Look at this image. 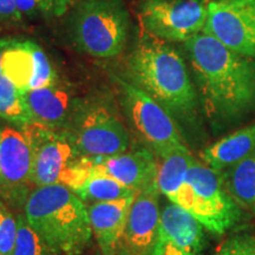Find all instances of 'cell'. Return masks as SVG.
Here are the masks:
<instances>
[{
  "label": "cell",
  "instance_id": "obj_26",
  "mask_svg": "<svg viewBox=\"0 0 255 255\" xmlns=\"http://www.w3.org/2000/svg\"><path fill=\"white\" fill-rule=\"evenodd\" d=\"M23 18L14 0H0V23L19 24Z\"/></svg>",
  "mask_w": 255,
  "mask_h": 255
},
{
  "label": "cell",
  "instance_id": "obj_20",
  "mask_svg": "<svg viewBox=\"0 0 255 255\" xmlns=\"http://www.w3.org/2000/svg\"><path fill=\"white\" fill-rule=\"evenodd\" d=\"M194 159L195 157L191 155L189 149L171 151L157 158L156 184L159 193L163 194L170 202H174L180 193Z\"/></svg>",
  "mask_w": 255,
  "mask_h": 255
},
{
  "label": "cell",
  "instance_id": "obj_7",
  "mask_svg": "<svg viewBox=\"0 0 255 255\" xmlns=\"http://www.w3.org/2000/svg\"><path fill=\"white\" fill-rule=\"evenodd\" d=\"M120 89L124 113L141 141L156 158L175 150H187L176 121L142 89L121 77H114Z\"/></svg>",
  "mask_w": 255,
  "mask_h": 255
},
{
  "label": "cell",
  "instance_id": "obj_28",
  "mask_svg": "<svg viewBox=\"0 0 255 255\" xmlns=\"http://www.w3.org/2000/svg\"><path fill=\"white\" fill-rule=\"evenodd\" d=\"M43 1L45 13L60 17V15L66 13V11L71 7L75 0H43Z\"/></svg>",
  "mask_w": 255,
  "mask_h": 255
},
{
  "label": "cell",
  "instance_id": "obj_18",
  "mask_svg": "<svg viewBox=\"0 0 255 255\" xmlns=\"http://www.w3.org/2000/svg\"><path fill=\"white\" fill-rule=\"evenodd\" d=\"M33 122L56 130H65L75 108L72 95L59 81L24 92Z\"/></svg>",
  "mask_w": 255,
  "mask_h": 255
},
{
  "label": "cell",
  "instance_id": "obj_10",
  "mask_svg": "<svg viewBox=\"0 0 255 255\" xmlns=\"http://www.w3.org/2000/svg\"><path fill=\"white\" fill-rule=\"evenodd\" d=\"M202 32L255 59V0H209Z\"/></svg>",
  "mask_w": 255,
  "mask_h": 255
},
{
  "label": "cell",
  "instance_id": "obj_12",
  "mask_svg": "<svg viewBox=\"0 0 255 255\" xmlns=\"http://www.w3.org/2000/svg\"><path fill=\"white\" fill-rule=\"evenodd\" d=\"M2 75L23 92L47 87L59 81L44 50L28 39L0 40Z\"/></svg>",
  "mask_w": 255,
  "mask_h": 255
},
{
  "label": "cell",
  "instance_id": "obj_8",
  "mask_svg": "<svg viewBox=\"0 0 255 255\" xmlns=\"http://www.w3.org/2000/svg\"><path fill=\"white\" fill-rule=\"evenodd\" d=\"M209 0H144L141 20L149 34L170 43H186L205 28Z\"/></svg>",
  "mask_w": 255,
  "mask_h": 255
},
{
  "label": "cell",
  "instance_id": "obj_14",
  "mask_svg": "<svg viewBox=\"0 0 255 255\" xmlns=\"http://www.w3.org/2000/svg\"><path fill=\"white\" fill-rule=\"evenodd\" d=\"M159 190L154 183L137 191L130 207L120 253L122 255H148L157 237L161 213Z\"/></svg>",
  "mask_w": 255,
  "mask_h": 255
},
{
  "label": "cell",
  "instance_id": "obj_16",
  "mask_svg": "<svg viewBox=\"0 0 255 255\" xmlns=\"http://www.w3.org/2000/svg\"><path fill=\"white\" fill-rule=\"evenodd\" d=\"M91 159L98 170L129 189L139 191L156 183L157 158L146 146Z\"/></svg>",
  "mask_w": 255,
  "mask_h": 255
},
{
  "label": "cell",
  "instance_id": "obj_31",
  "mask_svg": "<svg viewBox=\"0 0 255 255\" xmlns=\"http://www.w3.org/2000/svg\"><path fill=\"white\" fill-rule=\"evenodd\" d=\"M252 209H253V212H255V203H254V206H253V208H252Z\"/></svg>",
  "mask_w": 255,
  "mask_h": 255
},
{
  "label": "cell",
  "instance_id": "obj_1",
  "mask_svg": "<svg viewBox=\"0 0 255 255\" xmlns=\"http://www.w3.org/2000/svg\"><path fill=\"white\" fill-rule=\"evenodd\" d=\"M199 100L214 129L255 113V59L229 50L201 32L184 43Z\"/></svg>",
  "mask_w": 255,
  "mask_h": 255
},
{
  "label": "cell",
  "instance_id": "obj_23",
  "mask_svg": "<svg viewBox=\"0 0 255 255\" xmlns=\"http://www.w3.org/2000/svg\"><path fill=\"white\" fill-rule=\"evenodd\" d=\"M18 234L12 255H51L47 247L38 233L28 225L23 213H18Z\"/></svg>",
  "mask_w": 255,
  "mask_h": 255
},
{
  "label": "cell",
  "instance_id": "obj_24",
  "mask_svg": "<svg viewBox=\"0 0 255 255\" xmlns=\"http://www.w3.org/2000/svg\"><path fill=\"white\" fill-rule=\"evenodd\" d=\"M18 218L0 200V255H12L17 241Z\"/></svg>",
  "mask_w": 255,
  "mask_h": 255
},
{
  "label": "cell",
  "instance_id": "obj_15",
  "mask_svg": "<svg viewBox=\"0 0 255 255\" xmlns=\"http://www.w3.org/2000/svg\"><path fill=\"white\" fill-rule=\"evenodd\" d=\"M59 183L65 184L84 202L91 203L121 200L137 194L98 170L88 157H79L70 165L60 176Z\"/></svg>",
  "mask_w": 255,
  "mask_h": 255
},
{
  "label": "cell",
  "instance_id": "obj_3",
  "mask_svg": "<svg viewBox=\"0 0 255 255\" xmlns=\"http://www.w3.org/2000/svg\"><path fill=\"white\" fill-rule=\"evenodd\" d=\"M23 214L52 254H82L94 237L87 203L63 183L34 188Z\"/></svg>",
  "mask_w": 255,
  "mask_h": 255
},
{
  "label": "cell",
  "instance_id": "obj_29",
  "mask_svg": "<svg viewBox=\"0 0 255 255\" xmlns=\"http://www.w3.org/2000/svg\"><path fill=\"white\" fill-rule=\"evenodd\" d=\"M1 57H2V51H1V46H0V75H2V65H1Z\"/></svg>",
  "mask_w": 255,
  "mask_h": 255
},
{
  "label": "cell",
  "instance_id": "obj_32",
  "mask_svg": "<svg viewBox=\"0 0 255 255\" xmlns=\"http://www.w3.org/2000/svg\"><path fill=\"white\" fill-rule=\"evenodd\" d=\"M117 1H121V0H117Z\"/></svg>",
  "mask_w": 255,
  "mask_h": 255
},
{
  "label": "cell",
  "instance_id": "obj_5",
  "mask_svg": "<svg viewBox=\"0 0 255 255\" xmlns=\"http://www.w3.org/2000/svg\"><path fill=\"white\" fill-rule=\"evenodd\" d=\"M129 14L117 0H84L73 15L76 45L95 58H114L126 49Z\"/></svg>",
  "mask_w": 255,
  "mask_h": 255
},
{
  "label": "cell",
  "instance_id": "obj_22",
  "mask_svg": "<svg viewBox=\"0 0 255 255\" xmlns=\"http://www.w3.org/2000/svg\"><path fill=\"white\" fill-rule=\"evenodd\" d=\"M0 119L20 130L33 123L24 92L5 75H0Z\"/></svg>",
  "mask_w": 255,
  "mask_h": 255
},
{
  "label": "cell",
  "instance_id": "obj_25",
  "mask_svg": "<svg viewBox=\"0 0 255 255\" xmlns=\"http://www.w3.org/2000/svg\"><path fill=\"white\" fill-rule=\"evenodd\" d=\"M215 255H255V235H235L225 241Z\"/></svg>",
  "mask_w": 255,
  "mask_h": 255
},
{
  "label": "cell",
  "instance_id": "obj_30",
  "mask_svg": "<svg viewBox=\"0 0 255 255\" xmlns=\"http://www.w3.org/2000/svg\"><path fill=\"white\" fill-rule=\"evenodd\" d=\"M102 255H104V254H102ZM110 255H122V254H121V253H120V252H119V253H115V254H110Z\"/></svg>",
  "mask_w": 255,
  "mask_h": 255
},
{
  "label": "cell",
  "instance_id": "obj_11",
  "mask_svg": "<svg viewBox=\"0 0 255 255\" xmlns=\"http://www.w3.org/2000/svg\"><path fill=\"white\" fill-rule=\"evenodd\" d=\"M32 148V180L34 188L59 183L60 176L81 157L66 130L31 123L24 130Z\"/></svg>",
  "mask_w": 255,
  "mask_h": 255
},
{
  "label": "cell",
  "instance_id": "obj_17",
  "mask_svg": "<svg viewBox=\"0 0 255 255\" xmlns=\"http://www.w3.org/2000/svg\"><path fill=\"white\" fill-rule=\"evenodd\" d=\"M135 196L88 206L92 235L102 254L110 255L120 252L130 207Z\"/></svg>",
  "mask_w": 255,
  "mask_h": 255
},
{
  "label": "cell",
  "instance_id": "obj_19",
  "mask_svg": "<svg viewBox=\"0 0 255 255\" xmlns=\"http://www.w3.org/2000/svg\"><path fill=\"white\" fill-rule=\"evenodd\" d=\"M255 152V123L241 128L207 146L201 161L218 171H223Z\"/></svg>",
  "mask_w": 255,
  "mask_h": 255
},
{
  "label": "cell",
  "instance_id": "obj_9",
  "mask_svg": "<svg viewBox=\"0 0 255 255\" xmlns=\"http://www.w3.org/2000/svg\"><path fill=\"white\" fill-rule=\"evenodd\" d=\"M33 189L27 133L12 126L0 128V200L12 210L24 209Z\"/></svg>",
  "mask_w": 255,
  "mask_h": 255
},
{
  "label": "cell",
  "instance_id": "obj_13",
  "mask_svg": "<svg viewBox=\"0 0 255 255\" xmlns=\"http://www.w3.org/2000/svg\"><path fill=\"white\" fill-rule=\"evenodd\" d=\"M203 226L180 206L170 203L161 213L157 237L148 255H201Z\"/></svg>",
  "mask_w": 255,
  "mask_h": 255
},
{
  "label": "cell",
  "instance_id": "obj_27",
  "mask_svg": "<svg viewBox=\"0 0 255 255\" xmlns=\"http://www.w3.org/2000/svg\"><path fill=\"white\" fill-rule=\"evenodd\" d=\"M14 4L23 17H33L39 12H45L43 0H14Z\"/></svg>",
  "mask_w": 255,
  "mask_h": 255
},
{
  "label": "cell",
  "instance_id": "obj_4",
  "mask_svg": "<svg viewBox=\"0 0 255 255\" xmlns=\"http://www.w3.org/2000/svg\"><path fill=\"white\" fill-rule=\"evenodd\" d=\"M194 216L203 228L216 235L229 231L240 219V207L222 181L221 171L195 158L174 202Z\"/></svg>",
  "mask_w": 255,
  "mask_h": 255
},
{
  "label": "cell",
  "instance_id": "obj_2",
  "mask_svg": "<svg viewBox=\"0 0 255 255\" xmlns=\"http://www.w3.org/2000/svg\"><path fill=\"white\" fill-rule=\"evenodd\" d=\"M129 82L161 104L175 121L194 123L199 95L182 56L167 41L152 37L136 46L127 62Z\"/></svg>",
  "mask_w": 255,
  "mask_h": 255
},
{
  "label": "cell",
  "instance_id": "obj_6",
  "mask_svg": "<svg viewBox=\"0 0 255 255\" xmlns=\"http://www.w3.org/2000/svg\"><path fill=\"white\" fill-rule=\"evenodd\" d=\"M65 130L81 157H108L130 148L126 126L116 111L101 101L76 103Z\"/></svg>",
  "mask_w": 255,
  "mask_h": 255
},
{
  "label": "cell",
  "instance_id": "obj_21",
  "mask_svg": "<svg viewBox=\"0 0 255 255\" xmlns=\"http://www.w3.org/2000/svg\"><path fill=\"white\" fill-rule=\"evenodd\" d=\"M226 190L241 208L255 203V152L239 163L221 171Z\"/></svg>",
  "mask_w": 255,
  "mask_h": 255
}]
</instances>
